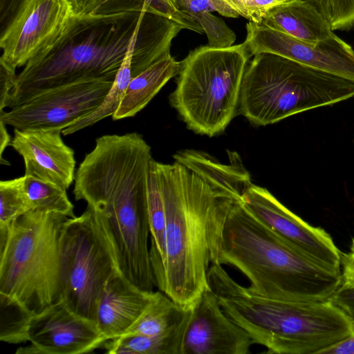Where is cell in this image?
I'll list each match as a JSON object with an SVG mask.
<instances>
[{"mask_svg": "<svg viewBox=\"0 0 354 354\" xmlns=\"http://www.w3.org/2000/svg\"><path fill=\"white\" fill-rule=\"evenodd\" d=\"M136 12L163 15L184 29L199 34L204 32L200 24L192 17L175 10L162 0H91L84 15L107 16Z\"/></svg>", "mask_w": 354, "mask_h": 354, "instance_id": "cell-21", "label": "cell"}, {"mask_svg": "<svg viewBox=\"0 0 354 354\" xmlns=\"http://www.w3.org/2000/svg\"><path fill=\"white\" fill-rule=\"evenodd\" d=\"M189 315L176 327L161 335L125 334L108 340L104 344L106 353L181 354L183 338Z\"/></svg>", "mask_w": 354, "mask_h": 354, "instance_id": "cell-20", "label": "cell"}, {"mask_svg": "<svg viewBox=\"0 0 354 354\" xmlns=\"http://www.w3.org/2000/svg\"><path fill=\"white\" fill-rule=\"evenodd\" d=\"M254 344L225 314L209 288L191 306L181 354H248Z\"/></svg>", "mask_w": 354, "mask_h": 354, "instance_id": "cell-14", "label": "cell"}, {"mask_svg": "<svg viewBox=\"0 0 354 354\" xmlns=\"http://www.w3.org/2000/svg\"><path fill=\"white\" fill-rule=\"evenodd\" d=\"M341 286L354 287V237L352 239L349 251L341 254Z\"/></svg>", "mask_w": 354, "mask_h": 354, "instance_id": "cell-35", "label": "cell"}, {"mask_svg": "<svg viewBox=\"0 0 354 354\" xmlns=\"http://www.w3.org/2000/svg\"><path fill=\"white\" fill-rule=\"evenodd\" d=\"M6 124L0 120V152H1V160L2 159V154L4 149L10 146L12 138L10 137L8 133Z\"/></svg>", "mask_w": 354, "mask_h": 354, "instance_id": "cell-37", "label": "cell"}, {"mask_svg": "<svg viewBox=\"0 0 354 354\" xmlns=\"http://www.w3.org/2000/svg\"><path fill=\"white\" fill-rule=\"evenodd\" d=\"M241 201L248 211L299 255L341 274V254L330 235L294 214L268 189L253 183Z\"/></svg>", "mask_w": 354, "mask_h": 354, "instance_id": "cell-10", "label": "cell"}, {"mask_svg": "<svg viewBox=\"0 0 354 354\" xmlns=\"http://www.w3.org/2000/svg\"><path fill=\"white\" fill-rule=\"evenodd\" d=\"M206 34L207 46L216 48L230 47L236 41V35L220 17L211 12H201L191 15Z\"/></svg>", "mask_w": 354, "mask_h": 354, "instance_id": "cell-29", "label": "cell"}, {"mask_svg": "<svg viewBox=\"0 0 354 354\" xmlns=\"http://www.w3.org/2000/svg\"><path fill=\"white\" fill-rule=\"evenodd\" d=\"M158 291L141 289L122 272L111 277L100 292L95 322L106 341L124 335L156 297Z\"/></svg>", "mask_w": 354, "mask_h": 354, "instance_id": "cell-16", "label": "cell"}, {"mask_svg": "<svg viewBox=\"0 0 354 354\" xmlns=\"http://www.w3.org/2000/svg\"><path fill=\"white\" fill-rule=\"evenodd\" d=\"M190 309L158 291L155 299L125 334L153 336L165 333L179 325L189 315Z\"/></svg>", "mask_w": 354, "mask_h": 354, "instance_id": "cell-22", "label": "cell"}, {"mask_svg": "<svg viewBox=\"0 0 354 354\" xmlns=\"http://www.w3.org/2000/svg\"><path fill=\"white\" fill-rule=\"evenodd\" d=\"M229 164H222L209 154L194 149L176 153L174 158L195 173L212 187L232 198H241L252 184L250 173L236 152H227Z\"/></svg>", "mask_w": 354, "mask_h": 354, "instance_id": "cell-17", "label": "cell"}, {"mask_svg": "<svg viewBox=\"0 0 354 354\" xmlns=\"http://www.w3.org/2000/svg\"><path fill=\"white\" fill-rule=\"evenodd\" d=\"M24 177L0 182V241L17 218L32 210L24 189Z\"/></svg>", "mask_w": 354, "mask_h": 354, "instance_id": "cell-26", "label": "cell"}, {"mask_svg": "<svg viewBox=\"0 0 354 354\" xmlns=\"http://www.w3.org/2000/svg\"><path fill=\"white\" fill-rule=\"evenodd\" d=\"M315 8L333 31L354 28V0H303Z\"/></svg>", "mask_w": 354, "mask_h": 354, "instance_id": "cell-28", "label": "cell"}, {"mask_svg": "<svg viewBox=\"0 0 354 354\" xmlns=\"http://www.w3.org/2000/svg\"><path fill=\"white\" fill-rule=\"evenodd\" d=\"M246 30L244 44L252 56L272 53L354 81V50L335 33L310 44L252 21Z\"/></svg>", "mask_w": 354, "mask_h": 354, "instance_id": "cell-12", "label": "cell"}, {"mask_svg": "<svg viewBox=\"0 0 354 354\" xmlns=\"http://www.w3.org/2000/svg\"><path fill=\"white\" fill-rule=\"evenodd\" d=\"M148 212L151 234L150 259L155 279L159 275L166 252L165 212L156 160H152L148 176Z\"/></svg>", "mask_w": 354, "mask_h": 354, "instance_id": "cell-23", "label": "cell"}, {"mask_svg": "<svg viewBox=\"0 0 354 354\" xmlns=\"http://www.w3.org/2000/svg\"><path fill=\"white\" fill-rule=\"evenodd\" d=\"M250 57L244 42L224 48L200 46L189 53L169 97L188 129L209 137L225 130L238 111Z\"/></svg>", "mask_w": 354, "mask_h": 354, "instance_id": "cell-6", "label": "cell"}, {"mask_svg": "<svg viewBox=\"0 0 354 354\" xmlns=\"http://www.w3.org/2000/svg\"><path fill=\"white\" fill-rule=\"evenodd\" d=\"M27 0H0V35L10 25Z\"/></svg>", "mask_w": 354, "mask_h": 354, "instance_id": "cell-34", "label": "cell"}, {"mask_svg": "<svg viewBox=\"0 0 354 354\" xmlns=\"http://www.w3.org/2000/svg\"><path fill=\"white\" fill-rule=\"evenodd\" d=\"M207 281L225 314L266 353L320 354L354 332L351 319L330 300L268 297L239 284L217 264L209 266Z\"/></svg>", "mask_w": 354, "mask_h": 354, "instance_id": "cell-3", "label": "cell"}, {"mask_svg": "<svg viewBox=\"0 0 354 354\" xmlns=\"http://www.w3.org/2000/svg\"><path fill=\"white\" fill-rule=\"evenodd\" d=\"M0 339L9 344L27 342L28 326L33 313L3 294H0Z\"/></svg>", "mask_w": 354, "mask_h": 354, "instance_id": "cell-27", "label": "cell"}, {"mask_svg": "<svg viewBox=\"0 0 354 354\" xmlns=\"http://www.w3.org/2000/svg\"><path fill=\"white\" fill-rule=\"evenodd\" d=\"M183 29L167 17L147 12L74 15L59 37L17 74L6 108L62 85L114 81L129 52L133 77L170 55L172 40Z\"/></svg>", "mask_w": 354, "mask_h": 354, "instance_id": "cell-1", "label": "cell"}, {"mask_svg": "<svg viewBox=\"0 0 354 354\" xmlns=\"http://www.w3.org/2000/svg\"><path fill=\"white\" fill-rule=\"evenodd\" d=\"M68 217L31 210L0 243V294L37 313L61 299L60 235Z\"/></svg>", "mask_w": 354, "mask_h": 354, "instance_id": "cell-7", "label": "cell"}, {"mask_svg": "<svg viewBox=\"0 0 354 354\" xmlns=\"http://www.w3.org/2000/svg\"><path fill=\"white\" fill-rule=\"evenodd\" d=\"M330 300L344 311L354 324V287L339 286Z\"/></svg>", "mask_w": 354, "mask_h": 354, "instance_id": "cell-33", "label": "cell"}, {"mask_svg": "<svg viewBox=\"0 0 354 354\" xmlns=\"http://www.w3.org/2000/svg\"><path fill=\"white\" fill-rule=\"evenodd\" d=\"M353 97V80L263 53L247 66L238 111L250 123L266 126Z\"/></svg>", "mask_w": 354, "mask_h": 354, "instance_id": "cell-5", "label": "cell"}, {"mask_svg": "<svg viewBox=\"0 0 354 354\" xmlns=\"http://www.w3.org/2000/svg\"><path fill=\"white\" fill-rule=\"evenodd\" d=\"M16 70L0 62V111L6 107V102L17 79Z\"/></svg>", "mask_w": 354, "mask_h": 354, "instance_id": "cell-32", "label": "cell"}, {"mask_svg": "<svg viewBox=\"0 0 354 354\" xmlns=\"http://www.w3.org/2000/svg\"><path fill=\"white\" fill-rule=\"evenodd\" d=\"M211 264L230 265L268 297L302 301L330 300L341 274L308 261L255 218L241 200L224 196L209 222Z\"/></svg>", "mask_w": 354, "mask_h": 354, "instance_id": "cell-2", "label": "cell"}, {"mask_svg": "<svg viewBox=\"0 0 354 354\" xmlns=\"http://www.w3.org/2000/svg\"><path fill=\"white\" fill-rule=\"evenodd\" d=\"M62 132L14 129L10 146L23 158L25 175L67 189L75 180L76 162L74 151L64 142Z\"/></svg>", "mask_w": 354, "mask_h": 354, "instance_id": "cell-15", "label": "cell"}, {"mask_svg": "<svg viewBox=\"0 0 354 354\" xmlns=\"http://www.w3.org/2000/svg\"><path fill=\"white\" fill-rule=\"evenodd\" d=\"M320 354H354V332L339 342L322 351Z\"/></svg>", "mask_w": 354, "mask_h": 354, "instance_id": "cell-36", "label": "cell"}, {"mask_svg": "<svg viewBox=\"0 0 354 354\" xmlns=\"http://www.w3.org/2000/svg\"><path fill=\"white\" fill-rule=\"evenodd\" d=\"M113 81L77 82L46 90L8 111L0 120L19 130H61L95 111Z\"/></svg>", "mask_w": 354, "mask_h": 354, "instance_id": "cell-9", "label": "cell"}, {"mask_svg": "<svg viewBox=\"0 0 354 354\" xmlns=\"http://www.w3.org/2000/svg\"><path fill=\"white\" fill-rule=\"evenodd\" d=\"M181 62L171 55L155 62L131 78L113 120L134 117L142 110L172 77L178 75Z\"/></svg>", "mask_w": 354, "mask_h": 354, "instance_id": "cell-19", "label": "cell"}, {"mask_svg": "<svg viewBox=\"0 0 354 354\" xmlns=\"http://www.w3.org/2000/svg\"><path fill=\"white\" fill-rule=\"evenodd\" d=\"M156 166L165 205L166 245L156 286L178 304L191 308L209 288V222L221 199L230 196L176 161H156Z\"/></svg>", "mask_w": 354, "mask_h": 354, "instance_id": "cell-4", "label": "cell"}, {"mask_svg": "<svg viewBox=\"0 0 354 354\" xmlns=\"http://www.w3.org/2000/svg\"><path fill=\"white\" fill-rule=\"evenodd\" d=\"M261 24L310 44L334 33L324 17L303 0H290L272 8Z\"/></svg>", "mask_w": 354, "mask_h": 354, "instance_id": "cell-18", "label": "cell"}, {"mask_svg": "<svg viewBox=\"0 0 354 354\" xmlns=\"http://www.w3.org/2000/svg\"><path fill=\"white\" fill-rule=\"evenodd\" d=\"M133 53H128L124 58L112 86L106 94L102 104L91 114L72 123L62 130V135L68 136L84 128L92 126L99 121L111 116L115 113L122 102L126 90L132 78L131 59Z\"/></svg>", "mask_w": 354, "mask_h": 354, "instance_id": "cell-24", "label": "cell"}, {"mask_svg": "<svg viewBox=\"0 0 354 354\" xmlns=\"http://www.w3.org/2000/svg\"><path fill=\"white\" fill-rule=\"evenodd\" d=\"M26 339L30 344L15 354L86 353L106 342L95 322L76 314L62 299L32 315Z\"/></svg>", "mask_w": 354, "mask_h": 354, "instance_id": "cell-13", "label": "cell"}, {"mask_svg": "<svg viewBox=\"0 0 354 354\" xmlns=\"http://www.w3.org/2000/svg\"><path fill=\"white\" fill-rule=\"evenodd\" d=\"M59 252L61 299L76 314L95 322L100 292L122 272L119 251L104 213L87 205L80 216L68 218Z\"/></svg>", "mask_w": 354, "mask_h": 354, "instance_id": "cell-8", "label": "cell"}, {"mask_svg": "<svg viewBox=\"0 0 354 354\" xmlns=\"http://www.w3.org/2000/svg\"><path fill=\"white\" fill-rule=\"evenodd\" d=\"M24 189L32 210L48 212L75 217L74 206L70 201L66 189L50 182L24 175Z\"/></svg>", "mask_w": 354, "mask_h": 354, "instance_id": "cell-25", "label": "cell"}, {"mask_svg": "<svg viewBox=\"0 0 354 354\" xmlns=\"http://www.w3.org/2000/svg\"><path fill=\"white\" fill-rule=\"evenodd\" d=\"M68 0H27L0 35V62L16 70L52 44L74 15Z\"/></svg>", "mask_w": 354, "mask_h": 354, "instance_id": "cell-11", "label": "cell"}, {"mask_svg": "<svg viewBox=\"0 0 354 354\" xmlns=\"http://www.w3.org/2000/svg\"><path fill=\"white\" fill-rule=\"evenodd\" d=\"M75 15H84L91 0H68Z\"/></svg>", "mask_w": 354, "mask_h": 354, "instance_id": "cell-38", "label": "cell"}, {"mask_svg": "<svg viewBox=\"0 0 354 354\" xmlns=\"http://www.w3.org/2000/svg\"><path fill=\"white\" fill-rule=\"evenodd\" d=\"M235 11L250 21L261 24L272 8L290 0H225Z\"/></svg>", "mask_w": 354, "mask_h": 354, "instance_id": "cell-30", "label": "cell"}, {"mask_svg": "<svg viewBox=\"0 0 354 354\" xmlns=\"http://www.w3.org/2000/svg\"><path fill=\"white\" fill-rule=\"evenodd\" d=\"M175 8L190 17L191 15L201 12L214 11L226 17H239L235 10L225 0H178Z\"/></svg>", "mask_w": 354, "mask_h": 354, "instance_id": "cell-31", "label": "cell"}]
</instances>
